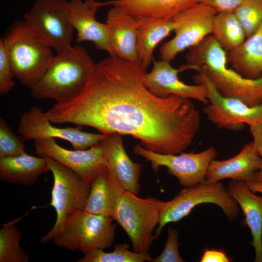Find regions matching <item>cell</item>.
I'll list each match as a JSON object with an SVG mask.
<instances>
[{
	"mask_svg": "<svg viewBox=\"0 0 262 262\" xmlns=\"http://www.w3.org/2000/svg\"><path fill=\"white\" fill-rule=\"evenodd\" d=\"M147 73L140 61L109 56L94 64L77 97L56 103L45 115L52 123L132 136L156 153H180L199 131V112L190 99L153 94L145 84Z\"/></svg>",
	"mask_w": 262,
	"mask_h": 262,
	"instance_id": "1",
	"label": "cell"
},
{
	"mask_svg": "<svg viewBox=\"0 0 262 262\" xmlns=\"http://www.w3.org/2000/svg\"><path fill=\"white\" fill-rule=\"evenodd\" d=\"M92 58L82 46L75 45L52 58L43 76L31 89L36 99H52L66 103L83 91L94 65Z\"/></svg>",
	"mask_w": 262,
	"mask_h": 262,
	"instance_id": "2",
	"label": "cell"
},
{
	"mask_svg": "<svg viewBox=\"0 0 262 262\" xmlns=\"http://www.w3.org/2000/svg\"><path fill=\"white\" fill-rule=\"evenodd\" d=\"M15 77L31 89L46 72L53 55L24 21L16 22L2 37Z\"/></svg>",
	"mask_w": 262,
	"mask_h": 262,
	"instance_id": "3",
	"label": "cell"
},
{
	"mask_svg": "<svg viewBox=\"0 0 262 262\" xmlns=\"http://www.w3.org/2000/svg\"><path fill=\"white\" fill-rule=\"evenodd\" d=\"M164 203L154 197L141 198L128 191L120 196L113 218L129 237L133 251L148 252L157 238L153 231Z\"/></svg>",
	"mask_w": 262,
	"mask_h": 262,
	"instance_id": "4",
	"label": "cell"
},
{
	"mask_svg": "<svg viewBox=\"0 0 262 262\" xmlns=\"http://www.w3.org/2000/svg\"><path fill=\"white\" fill-rule=\"evenodd\" d=\"M111 217L95 214L84 210L70 215L52 241L59 247L84 253L105 249L114 243L116 225Z\"/></svg>",
	"mask_w": 262,
	"mask_h": 262,
	"instance_id": "5",
	"label": "cell"
},
{
	"mask_svg": "<svg viewBox=\"0 0 262 262\" xmlns=\"http://www.w3.org/2000/svg\"><path fill=\"white\" fill-rule=\"evenodd\" d=\"M203 203H212L219 206L230 220L235 219L240 212L238 204L222 183L204 182L190 187H184L173 199L165 202L154 234L158 237L167 224L179 221L188 215L195 207Z\"/></svg>",
	"mask_w": 262,
	"mask_h": 262,
	"instance_id": "6",
	"label": "cell"
},
{
	"mask_svg": "<svg viewBox=\"0 0 262 262\" xmlns=\"http://www.w3.org/2000/svg\"><path fill=\"white\" fill-rule=\"evenodd\" d=\"M44 157L53 177L49 205L54 208L56 213V219L53 227L40 240L41 243H47L52 241L70 215L84 210L90 192V183L53 159Z\"/></svg>",
	"mask_w": 262,
	"mask_h": 262,
	"instance_id": "7",
	"label": "cell"
},
{
	"mask_svg": "<svg viewBox=\"0 0 262 262\" xmlns=\"http://www.w3.org/2000/svg\"><path fill=\"white\" fill-rule=\"evenodd\" d=\"M27 25L43 42L57 53L72 47L74 29L69 15V1L37 0L24 15Z\"/></svg>",
	"mask_w": 262,
	"mask_h": 262,
	"instance_id": "8",
	"label": "cell"
},
{
	"mask_svg": "<svg viewBox=\"0 0 262 262\" xmlns=\"http://www.w3.org/2000/svg\"><path fill=\"white\" fill-rule=\"evenodd\" d=\"M194 81L197 84H204L208 92L209 102L203 112L218 128L240 131L246 124L251 126L262 122V103L250 106L239 99L223 96L202 70L198 69Z\"/></svg>",
	"mask_w": 262,
	"mask_h": 262,
	"instance_id": "9",
	"label": "cell"
},
{
	"mask_svg": "<svg viewBox=\"0 0 262 262\" xmlns=\"http://www.w3.org/2000/svg\"><path fill=\"white\" fill-rule=\"evenodd\" d=\"M133 152L150 162L155 172L158 171L160 166L167 167V172L186 188L205 182L209 165L217 155L213 147L198 153L164 154L149 150L140 144L133 147Z\"/></svg>",
	"mask_w": 262,
	"mask_h": 262,
	"instance_id": "10",
	"label": "cell"
},
{
	"mask_svg": "<svg viewBox=\"0 0 262 262\" xmlns=\"http://www.w3.org/2000/svg\"><path fill=\"white\" fill-rule=\"evenodd\" d=\"M217 14L210 7L197 3L174 16L171 19L175 36L161 47V60L170 62L179 53L197 45L210 35Z\"/></svg>",
	"mask_w": 262,
	"mask_h": 262,
	"instance_id": "11",
	"label": "cell"
},
{
	"mask_svg": "<svg viewBox=\"0 0 262 262\" xmlns=\"http://www.w3.org/2000/svg\"><path fill=\"white\" fill-rule=\"evenodd\" d=\"M37 106H32L21 116L17 131L26 140L59 138L69 142L74 149L84 150L99 144L106 136L103 133L83 131L82 126L60 128L53 126Z\"/></svg>",
	"mask_w": 262,
	"mask_h": 262,
	"instance_id": "12",
	"label": "cell"
},
{
	"mask_svg": "<svg viewBox=\"0 0 262 262\" xmlns=\"http://www.w3.org/2000/svg\"><path fill=\"white\" fill-rule=\"evenodd\" d=\"M34 146L39 156L53 159L89 183L108 169L104 151L100 143L86 149L72 150L59 145L54 138H49L35 140Z\"/></svg>",
	"mask_w": 262,
	"mask_h": 262,
	"instance_id": "13",
	"label": "cell"
},
{
	"mask_svg": "<svg viewBox=\"0 0 262 262\" xmlns=\"http://www.w3.org/2000/svg\"><path fill=\"white\" fill-rule=\"evenodd\" d=\"M227 56L223 55L209 66L199 67L223 96L239 99L250 106L262 103V76L246 78L227 67Z\"/></svg>",
	"mask_w": 262,
	"mask_h": 262,
	"instance_id": "14",
	"label": "cell"
},
{
	"mask_svg": "<svg viewBox=\"0 0 262 262\" xmlns=\"http://www.w3.org/2000/svg\"><path fill=\"white\" fill-rule=\"evenodd\" d=\"M170 63L162 60L158 61L154 60L152 69L149 73L147 72L145 79L148 89L159 97L173 95L198 100L205 105L208 104V92L204 84L189 85L179 78L180 72L187 69L196 70L195 67L187 64L179 68H175Z\"/></svg>",
	"mask_w": 262,
	"mask_h": 262,
	"instance_id": "15",
	"label": "cell"
},
{
	"mask_svg": "<svg viewBox=\"0 0 262 262\" xmlns=\"http://www.w3.org/2000/svg\"><path fill=\"white\" fill-rule=\"evenodd\" d=\"M99 8L94 0H70L69 15L71 23L77 31V41L92 42L97 49L107 52L110 56L116 57L110 45L106 24L96 19Z\"/></svg>",
	"mask_w": 262,
	"mask_h": 262,
	"instance_id": "16",
	"label": "cell"
},
{
	"mask_svg": "<svg viewBox=\"0 0 262 262\" xmlns=\"http://www.w3.org/2000/svg\"><path fill=\"white\" fill-rule=\"evenodd\" d=\"M121 136L116 133L106 134L100 143L104 151L109 172L126 191L138 196L141 189V165L130 158Z\"/></svg>",
	"mask_w": 262,
	"mask_h": 262,
	"instance_id": "17",
	"label": "cell"
},
{
	"mask_svg": "<svg viewBox=\"0 0 262 262\" xmlns=\"http://www.w3.org/2000/svg\"><path fill=\"white\" fill-rule=\"evenodd\" d=\"M105 24L116 57L130 62L139 61L136 19L120 8L112 6L107 12Z\"/></svg>",
	"mask_w": 262,
	"mask_h": 262,
	"instance_id": "18",
	"label": "cell"
},
{
	"mask_svg": "<svg viewBox=\"0 0 262 262\" xmlns=\"http://www.w3.org/2000/svg\"><path fill=\"white\" fill-rule=\"evenodd\" d=\"M261 161V155L252 142L247 143L232 158L213 160L208 167L205 182H218L224 179L246 181L259 170Z\"/></svg>",
	"mask_w": 262,
	"mask_h": 262,
	"instance_id": "19",
	"label": "cell"
},
{
	"mask_svg": "<svg viewBox=\"0 0 262 262\" xmlns=\"http://www.w3.org/2000/svg\"><path fill=\"white\" fill-rule=\"evenodd\" d=\"M227 190L243 212L252 237L255 262H262V196L255 195L245 181H230Z\"/></svg>",
	"mask_w": 262,
	"mask_h": 262,
	"instance_id": "20",
	"label": "cell"
},
{
	"mask_svg": "<svg viewBox=\"0 0 262 262\" xmlns=\"http://www.w3.org/2000/svg\"><path fill=\"white\" fill-rule=\"evenodd\" d=\"M50 171L44 157L24 154L0 157V179L6 183L33 186L39 177Z\"/></svg>",
	"mask_w": 262,
	"mask_h": 262,
	"instance_id": "21",
	"label": "cell"
},
{
	"mask_svg": "<svg viewBox=\"0 0 262 262\" xmlns=\"http://www.w3.org/2000/svg\"><path fill=\"white\" fill-rule=\"evenodd\" d=\"M125 191L123 186L107 169L91 182L84 210L95 214L113 217L117 202Z\"/></svg>",
	"mask_w": 262,
	"mask_h": 262,
	"instance_id": "22",
	"label": "cell"
},
{
	"mask_svg": "<svg viewBox=\"0 0 262 262\" xmlns=\"http://www.w3.org/2000/svg\"><path fill=\"white\" fill-rule=\"evenodd\" d=\"M196 0H113L101 2L102 6H117L137 19L149 17L171 19L196 4Z\"/></svg>",
	"mask_w": 262,
	"mask_h": 262,
	"instance_id": "23",
	"label": "cell"
},
{
	"mask_svg": "<svg viewBox=\"0 0 262 262\" xmlns=\"http://www.w3.org/2000/svg\"><path fill=\"white\" fill-rule=\"evenodd\" d=\"M227 60L234 70L246 78L262 76V23L241 45L227 52Z\"/></svg>",
	"mask_w": 262,
	"mask_h": 262,
	"instance_id": "24",
	"label": "cell"
},
{
	"mask_svg": "<svg viewBox=\"0 0 262 262\" xmlns=\"http://www.w3.org/2000/svg\"><path fill=\"white\" fill-rule=\"evenodd\" d=\"M137 21V50L139 61L146 68L151 64L156 46L174 31L172 19L140 17Z\"/></svg>",
	"mask_w": 262,
	"mask_h": 262,
	"instance_id": "25",
	"label": "cell"
},
{
	"mask_svg": "<svg viewBox=\"0 0 262 262\" xmlns=\"http://www.w3.org/2000/svg\"><path fill=\"white\" fill-rule=\"evenodd\" d=\"M212 34L227 52L238 47L246 38L234 13H217L213 21Z\"/></svg>",
	"mask_w": 262,
	"mask_h": 262,
	"instance_id": "26",
	"label": "cell"
},
{
	"mask_svg": "<svg viewBox=\"0 0 262 262\" xmlns=\"http://www.w3.org/2000/svg\"><path fill=\"white\" fill-rule=\"evenodd\" d=\"M127 244H116L113 251L106 252L101 249L86 252L78 262H152V258L147 253H137L129 250Z\"/></svg>",
	"mask_w": 262,
	"mask_h": 262,
	"instance_id": "27",
	"label": "cell"
},
{
	"mask_svg": "<svg viewBox=\"0 0 262 262\" xmlns=\"http://www.w3.org/2000/svg\"><path fill=\"white\" fill-rule=\"evenodd\" d=\"M22 233L13 223L0 229V262H27L30 255L19 246Z\"/></svg>",
	"mask_w": 262,
	"mask_h": 262,
	"instance_id": "28",
	"label": "cell"
},
{
	"mask_svg": "<svg viewBox=\"0 0 262 262\" xmlns=\"http://www.w3.org/2000/svg\"><path fill=\"white\" fill-rule=\"evenodd\" d=\"M234 13L247 38L253 34L262 23V0H244Z\"/></svg>",
	"mask_w": 262,
	"mask_h": 262,
	"instance_id": "29",
	"label": "cell"
},
{
	"mask_svg": "<svg viewBox=\"0 0 262 262\" xmlns=\"http://www.w3.org/2000/svg\"><path fill=\"white\" fill-rule=\"evenodd\" d=\"M25 138L16 135L2 117H0V157L26 153Z\"/></svg>",
	"mask_w": 262,
	"mask_h": 262,
	"instance_id": "30",
	"label": "cell"
},
{
	"mask_svg": "<svg viewBox=\"0 0 262 262\" xmlns=\"http://www.w3.org/2000/svg\"><path fill=\"white\" fill-rule=\"evenodd\" d=\"M15 77L2 38L0 39V94H7L14 87Z\"/></svg>",
	"mask_w": 262,
	"mask_h": 262,
	"instance_id": "31",
	"label": "cell"
},
{
	"mask_svg": "<svg viewBox=\"0 0 262 262\" xmlns=\"http://www.w3.org/2000/svg\"><path fill=\"white\" fill-rule=\"evenodd\" d=\"M167 240L161 253L152 259L153 262H183L179 251V233L177 229L169 227Z\"/></svg>",
	"mask_w": 262,
	"mask_h": 262,
	"instance_id": "32",
	"label": "cell"
},
{
	"mask_svg": "<svg viewBox=\"0 0 262 262\" xmlns=\"http://www.w3.org/2000/svg\"><path fill=\"white\" fill-rule=\"evenodd\" d=\"M244 0H196L214 9L217 13H234Z\"/></svg>",
	"mask_w": 262,
	"mask_h": 262,
	"instance_id": "33",
	"label": "cell"
},
{
	"mask_svg": "<svg viewBox=\"0 0 262 262\" xmlns=\"http://www.w3.org/2000/svg\"><path fill=\"white\" fill-rule=\"evenodd\" d=\"M201 262H229L230 260L222 250L206 249L201 257Z\"/></svg>",
	"mask_w": 262,
	"mask_h": 262,
	"instance_id": "34",
	"label": "cell"
},
{
	"mask_svg": "<svg viewBox=\"0 0 262 262\" xmlns=\"http://www.w3.org/2000/svg\"><path fill=\"white\" fill-rule=\"evenodd\" d=\"M249 127L253 145L259 154L262 153V122Z\"/></svg>",
	"mask_w": 262,
	"mask_h": 262,
	"instance_id": "35",
	"label": "cell"
},
{
	"mask_svg": "<svg viewBox=\"0 0 262 262\" xmlns=\"http://www.w3.org/2000/svg\"><path fill=\"white\" fill-rule=\"evenodd\" d=\"M245 182L253 193L262 194V181L260 179L257 172L251 179Z\"/></svg>",
	"mask_w": 262,
	"mask_h": 262,
	"instance_id": "36",
	"label": "cell"
},
{
	"mask_svg": "<svg viewBox=\"0 0 262 262\" xmlns=\"http://www.w3.org/2000/svg\"><path fill=\"white\" fill-rule=\"evenodd\" d=\"M260 154L261 157L262 161H261V166H260V169L257 172V174H258V175L260 179L262 181V153H260Z\"/></svg>",
	"mask_w": 262,
	"mask_h": 262,
	"instance_id": "37",
	"label": "cell"
}]
</instances>
